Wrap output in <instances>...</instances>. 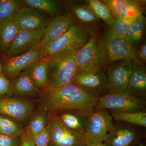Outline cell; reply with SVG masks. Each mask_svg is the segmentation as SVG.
<instances>
[{"mask_svg":"<svg viewBox=\"0 0 146 146\" xmlns=\"http://www.w3.org/2000/svg\"><path fill=\"white\" fill-rule=\"evenodd\" d=\"M46 90L43 96V103L47 110L51 112L75 110L89 117L94 111L98 99L72 83Z\"/></svg>","mask_w":146,"mask_h":146,"instance_id":"6da1fadb","label":"cell"},{"mask_svg":"<svg viewBox=\"0 0 146 146\" xmlns=\"http://www.w3.org/2000/svg\"><path fill=\"white\" fill-rule=\"evenodd\" d=\"M42 52L43 48L40 45L28 52L11 57L5 63V72L10 76H17L22 71L42 58Z\"/></svg>","mask_w":146,"mask_h":146,"instance_id":"5bb4252c","label":"cell"},{"mask_svg":"<svg viewBox=\"0 0 146 146\" xmlns=\"http://www.w3.org/2000/svg\"><path fill=\"white\" fill-rule=\"evenodd\" d=\"M102 1L108 7L114 16H118L129 0H102Z\"/></svg>","mask_w":146,"mask_h":146,"instance_id":"1f68e13d","label":"cell"},{"mask_svg":"<svg viewBox=\"0 0 146 146\" xmlns=\"http://www.w3.org/2000/svg\"><path fill=\"white\" fill-rule=\"evenodd\" d=\"M72 83L98 98L108 93L106 71L102 66L77 75Z\"/></svg>","mask_w":146,"mask_h":146,"instance_id":"ba28073f","label":"cell"},{"mask_svg":"<svg viewBox=\"0 0 146 146\" xmlns=\"http://www.w3.org/2000/svg\"><path fill=\"white\" fill-rule=\"evenodd\" d=\"M132 23L119 16H114L106 25L115 34L124 38L129 30Z\"/></svg>","mask_w":146,"mask_h":146,"instance_id":"f1b7e54d","label":"cell"},{"mask_svg":"<svg viewBox=\"0 0 146 146\" xmlns=\"http://www.w3.org/2000/svg\"><path fill=\"white\" fill-rule=\"evenodd\" d=\"M145 102L126 91L108 93L98 98L94 110H107L116 112H145Z\"/></svg>","mask_w":146,"mask_h":146,"instance_id":"5b68a950","label":"cell"},{"mask_svg":"<svg viewBox=\"0 0 146 146\" xmlns=\"http://www.w3.org/2000/svg\"><path fill=\"white\" fill-rule=\"evenodd\" d=\"M72 16L67 13L51 19L46 29L41 46L43 47L48 43L57 39L75 23Z\"/></svg>","mask_w":146,"mask_h":146,"instance_id":"2e32d148","label":"cell"},{"mask_svg":"<svg viewBox=\"0 0 146 146\" xmlns=\"http://www.w3.org/2000/svg\"><path fill=\"white\" fill-rule=\"evenodd\" d=\"M132 72V60L123 59L113 62L106 70L108 93L126 91Z\"/></svg>","mask_w":146,"mask_h":146,"instance_id":"9c48e42d","label":"cell"},{"mask_svg":"<svg viewBox=\"0 0 146 146\" xmlns=\"http://www.w3.org/2000/svg\"><path fill=\"white\" fill-rule=\"evenodd\" d=\"M27 6L40 11L52 18L67 13L65 6L61 2L53 0H25Z\"/></svg>","mask_w":146,"mask_h":146,"instance_id":"44dd1931","label":"cell"},{"mask_svg":"<svg viewBox=\"0 0 146 146\" xmlns=\"http://www.w3.org/2000/svg\"><path fill=\"white\" fill-rule=\"evenodd\" d=\"M87 146H106L104 143H89Z\"/></svg>","mask_w":146,"mask_h":146,"instance_id":"74e56055","label":"cell"},{"mask_svg":"<svg viewBox=\"0 0 146 146\" xmlns=\"http://www.w3.org/2000/svg\"><path fill=\"white\" fill-rule=\"evenodd\" d=\"M20 146H36L27 132L21 135Z\"/></svg>","mask_w":146,"mask_h":146,"instance_id":"8d00e7d4","label":"cell"},{"mask_svg":"<svg viewBox=\"0 0 146 146\" xmlns=\"http://www.w3.org/2000/svg\"><path fill=\"white\" fill-rule=\"evenodd\" d=\"M96 32L92 35L89 42L76 53L77 75L101 66L98 56Z\"/></svg>","mask_w":146,"mask_h":146,"instance_id":"4fadbf2b","label":"cell"},{"mask_svg":"<svg viewBox=\"0 0 146 146\" xmlns=\"http://www.w3.org/2000/svg\"><path fill=\"white\" fill-rule=\"evenodd\" d=\"M126 91L137 98L146 96V63L137 58L132 60V72Z\"/></svg>","mask_w":146,"mask_h":146,"instance_id":"9a60e30c","label":"cell"},{"mask_svg":"<svg viewBox=\"0 0 146 146\" xmlns=\"http://www.w3.org/2000/svg\"><path fill=\"white\" fill-rule=\"evenodd\" d=\"M136 58L143 63H146V42L144 41L135 49Z\"/></svg>","mask_w":146,"mask_h":146,"instance_id":"e575fe53","label":"cell"},{"mask_svg":"<svg viewBox=\"0 0 146 146\" xmlns=\"http://www.w3.org/2000/svg\"><path fill=\"white\" fill-rule=\"evenodd\" d=\"M113 118L107 110H94L88 117L84 136L89 143H104L114 126Z\"/></svg>","mask_w":146,"mask_h":146,"instance_id":"52a82bcc","label":"cell"},{"mask_svg":"<svg viewBox=\"0 0 146 146\" xmlns=\"http://www.w3.org/2000/svg\"><path fill=\"white\" fill-rule=\"evenodd\" d=\"M21 139L18 137L0 133V146H20Z\"/></svg>","mask_w":146,"mask_h":146,"instance_id":"836d02e7","label":"cell"},{"mask_svg":"<svg viewBox=\"0 0 146 146\" xmlns=\"http://www.w3.org/2000/svg\"><path fill=\"white\" fill-rule=\"evenodd\" d=\"M58 115L62 123L67 127L78 133L84 134L88 117L78 110H64Z\"/></svg>","mask_w":146,"mask_h":146,"instance_id":"ffe728a7","label":"cell"},{"mask_svg":"<svg viewBox=\"0 0 146 146\" xmlns=\"http://www.w3.org/2000/svg\"><path fill=\"white\" fill-rule=\"evenodd\" d=\"M138 146H144L143 145H141H141H139Z\"/></svg>","mask_w":146,"mask_h":146,"instance_id":"ab89813d","label":"cell"},{"mask_svg":"<svg viewBox=\"0 0 146 146\" xmlns=\"http://www.w3.org/2000/svg\"><path fill=\"white\" fill-rule=\"evenodd\" d=\"M47 14L35 9L25 6L18 11L13 21L19 31L36 30L45 28L50 18Z\"/></svg>","mask_w":146,"mask_h":146,"instance_id":"7c38bea8","label":"cell"},{"mask_svg":"<svg viewBox=\"0 0 146 146\" xmlns=\"http://www.w3.org/2000/svg\"><path fill=\"white\" fill-rule=\"evenodd\" d=\"M33 105L27 101L6 99L0 100V114L9 116L19 121H24L29 117Z\"/></svg>","mask_w":146,"mask_h":146,"instance_id":"e0dca14e","label":"cell"},{"mask_svg":"<svg viewBox=\"0 0 146 146\" xmlns=\"http://www.w3.org/2000/svg\"><path fill=\"white\" fill-rule=\"evenodd\" d=\"M46 126V118L44 115H39L32 119L26 132L31 138L42 131Z\"/></svg>","mask_w":146,"mask_h":146,"instance_id":"4dcf8cb0","label":"cell"},{"mask_svg":"<svg viewBox=\"0 0 146 146\" xmlns=\"http://www.w3.org/2000/svg\"><path fill=\"white\" fill-rule=\"evenodd\" d=\"M45 28L27 31H19L11 46L6 53L9 57L23 54L41 45Z\"/></svg>","mask_w":146,"mask_h":146,"instance_id":"8fae6325","label":"cell"},{"mask_svg":"<svg viewBox=\"0 0 146 146\" xmlns=\"http://www.w3.org/2000/svg\"><path fill=\"white\" fill-rule=\"evenodd\" d=\"M1 65H0V73H1Z\"/></svg>","mask_w":146,"mask_h":146,"instance_id":"f35d334b","label":"cell"},{"mask_svg":"<svg viewBox=\"0 0 146 146\" xmlns=\"http://www.w3.org/2000/svg\"><path fill=\"white\" fill-rule=\"evenodd\" d=\"M50 139L48 146H87L89 142L84 134L67 127L55 115L48 124Z\"/></svg>","mask_w":146,"mask_h":146,"instance_id":"8992f818","label":"cell"},{"mask_svg":"<svg viewBox=\"0 0 146 146\" xmlns=\"http://www.w3.org/2000/svg\"><path fill=\"white\" fill-rule=\"evenodd\" d=\"M11 83L4 76L0 75V96L8 93Z\"/></svg>","mask_w":146,"mask_h":146,"instance_id":"d590c367","label":"cell"},{"mask_svg":"<svg viewBox=\"0 0 146 146\" xmlns=\"http://www.w3.org/2000/svg\"><path fill=\"white\" fill-rule=\"evenodd\" d=\"M23 1H0V23L13 20L16 14L25 6Z\"/></svg>","mask_w":146,"mask_h":146,"instance_id":"484cf974","label":"cell"},{"mask_svg":"<svg viewBox=\"0 0 146 146\" xmlns=\"http://www.w3.org/2000/svg\"><path fill=\"white\" fill-rule=\"evenodd\" d=\"M146 20L143 14L131 24L129 30L124 37L125 41L134 50L145 40Z\"/></svg>","mask_w":146,"mask_h":146,"instance_id":"7402d4cb","label":"cell"},{"mask_svg":"<svg viewBox=\"0 0 146 146\" xmlns=\"http://www.w3.org/2000/svg\"><path fill=\"white\" fill-rule=\"evenodd\" d=\"M77 50L70 51L47 57L48 81L46 89L58 88L72 83L77 74L75 60Z\"/></svg>","mask_w":146,"mask_h":146,"instance_id":"3957f363","label":"cell"},{"mask_svg":"<svg viewBox=\"0 0 146 146\" xmlns=\"http://www.w3.org/2000/svg\"><path fill=\"white\" fill-rule=\"evenodd\" d=\"M38 89L33 82L29 68L17 76L11 84L8 93L20 96H30L37 93Z\"/></svg>","mask_w":146,"mask_h":146,"instance_id":"ac0fdd59","label":"cell"},{"mask_svg":"<svg viewBox=\"0 0 146 146\" xmlns=\"http://www.w3.org/2000/svg\"><path fill=\"white\" fill-rule=\"evenodd\" d=\"M146 1L129 0L118 16L121 18L133 23L140 18L145 8Z\"/></svg>","mask_w":146,"mask_h":146,"instance_id":"d4e9b609","label":"cell"},{"mask_svg":"<svg viewBox=\"0 0 146 146\" xmlns=\"http://www.w3.org/2000/svg\"><path fill=\"white\" fill-rule=\"evenodd\" d=\"M100 64L106 71L113 62L123 59H136L135 50L124 38L115 34L106 24L101 23L96 32Z\"/></svg>","mask_w":146,"mask_h":146,"instance_id":"7a4b0ae2","label":"cell"},{"mask_svg":"<svg viewBox=\"0 0 146 146\" xmlns=\"http://www.w3.org/2000/svg\"><path fill=\"white\" fill-rule=\"evenodd\" d=\"M93 34L76 22L59 37L42 47V58L73 50H77L89 42Z\"/></svg>","mask_w":146,"mask_h":146,"instance_id":"277c9868","label":"cell"},{"mask_svg":"<svg viewBox=\"0 0 146 146\" xmlns=\"http://www.w3.org/2000/svg\"><path fill=\"white\" fill-rule=\"evenodd\" d=\"M19 31L13 20L0 23V50L6 53Z\"/></svg>","mask_w":146,"mask_h":146,"instance_id":"cb8c5ba5","label":"cell"},{"mask_svg":"<svg viewBox=\"0 0 146 146\" xmlns=\"http://www.w3.org/2000/svg\"><path fill=\"white\" fill-rule=\"evenodd\" d=\"M109 111L112 118L116 121L125 122L144 127L146 126L145 112H120Z\"/></svg>","mask_w":146,"mask_h":146,"instance_id":"4316f807","label":"cell"},{"mask_svg":"<svg viewBox=\"0 0 146 146\" xmlns=\"http://www.w3.org/2000/svg\"><path fill=\"white\" fill-rule=\"evenodd\" d=\"M50 139V132L48 125L40 133L31 138L36 146H48Z\"/></svg>","mask_w":146,"mask_h":146,"instance_id":"d6a6232c","label":"cell"},{"mask_svg":"<svg viewBox=\"0 0 146 146\" xmlns=\"http://www.w3.org/2000/svg\"><path fill=\"white\" fill-rule=\"evenodd\" d=\"M32 78L38 89H46L48 81V61L47 57L37 60L29 67Z\"/></svg>","mask_w":146,"mask_h":146,"instance_id":"603a6c76","label":"cell"},{"mask_svg":"<svg viewBox=\"0 0 146 146\" xmlns=\"http://www.w3.org/2000/svg\"><path fill=\"white\" fill-rule=\"evenodd\" d=\"M98 18L107 24L114 16L108 7L100 0H87Z\"/></svg>","mask_w":146,"mask_h":146,"instance_id":"83f0119b","label":"cell"},{"mask_svg":"<svg viewBox=\"0 0 146 146\" xmlns=\"http://www.w3.org/2000/svg\"><path fill=\"white\" fill-rule=\"evenodd\" d=\"M136 136V131L131 129L114 125L104 143L106 146H130Z\"/></svg>","mask_w":146,"mask_h":146,"instance_id":"d6986e66","label":"cell"},{"mask_svg":"<svg viewBox=\"0 0 146 146\" xmlns=\"http://www.w3.org/2000/svg\"><path fill=\"white\" fill-rule=\"evenodd\" d=\"M24 133L23 130L12 120L0 116V133L8 136L18 137Z\"/></svg>","mask_w":146,"mask_h":146,"instance_id":"f546056e","label":"cell"},{"mask_svg":"<svg viewBox=\"0 0 146 146\" xmlns=\"http://www.w3.org/2000/svg\"><path fill=\"white\" fill-rule=\"evenodd\" d=\"M64 3L67 13L76 22L85 27L92 34L97 31L101 23V21L94 13L87 0Z\"/></svg>","mask_w":146,"mask_h":146,"instance_id":"30bf717a","label":"cell"}]
</instances>
